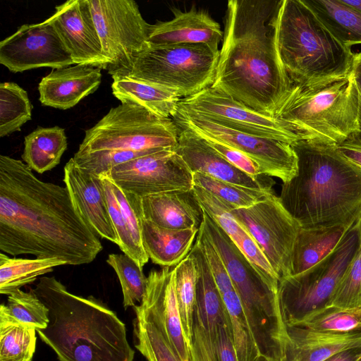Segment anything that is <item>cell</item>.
Wrapping results in <instances>:
<instances>
[{"mask_svg": "<svg viewBox=\"0 0 361 361\" xmlns=\"http://www.w3.org/2000/svg\"><path fill=\"white\" fill-rule=\"evenodd\" d=\"M0 63L13 73L74 64L71 54L47 18L24 24L0 42Z\"/></svg>", "mask_w": 361, "mask_h": 361, "instance_id": "16", "label": "cell"}, {"mask_svg": "<svg viewBox=\"0 0 361 361\" xmlns=\"http://www.w3.org/2000/svg\"><path fill=\"white\" fill-rule=\"evenodd\" d=\"M221 295L238 361H259L262 356L237 293L233 289Z\"/></svg>", "mask_w": 361, "mask_h": 361, "instance_id": "33", "label": "cell"}, {"mask_svg": "<svg viewBox=\"0 0 361 361\" xmlns=\"http://www.w3.org/2000/svg\"><path fill=\"white\" fill-rule=\"evenodd\" d=\"M140 219L142 244L153 263L170 267L177 265L189 254L199 229L165 228Z\"/></svg>", "mask_w": 361, "mask_h": 361, "instance_id": "27", "label": "cell"}, {"mask_svg": "<svg viewBox=\"0 0 361 361\" xmlns=\"http://www.w3.org/2000/svg\"><path fill=\"white\" fill-rule=\"evenodd\" d=\"M103 247L67 188L44 182L21 160L0 155V250L16 257L93 262Z\"/></svg>", "mask_w": 361, "mask_h": 361, "instance_id": "1", "label": "cell"}, {"mask_svg": "<svg viewBox=\"0 0 361 361\" xmlns=\"http://www.w3.org/2000/svg\"><path fill=\"white\" fill-rule=\"evenodd\" d=\"M32 104L27 92L18 84H0V137L18 131L31 119Z\"/></svg>", "mask_w": 361, "mask_h": 361, "instance_id": "35", "label": "cell"}, {"mask_svg": "<svg viewBox=\"0 0 361 361\" xmlns=\"http://www.w3.org/2000/svg\"><path fill=\"white\" fill-rule=\"evenodd\" d=\"M67 263L58 258L26 259L0 254V293L9 295L35 281L39 276Z\"/></svg>", "mask_w": 361, "mask_h": 361, "instance_id": "30", "label": "cell"}, {"mask_svg": "<svg viewBox=\"0 0 361 361\" xmlns=\"http://www.w3.org/2000/svg\"><path fill=\"white\" fill-rule=\"evenodd\" d=\"M219 56V51L204 44L150 46L125 75L168 88L183 99L212 85Z\"/></svg>", "mask_w": 361, "mask_h": 361, "instance_id": "10", "label": "cell"}, {"mask_svg": "<svg viewBox=\"0 0 361 361\" xmlns=\"http://www.w3.org/2000/svg\"><path fill=\"white\" fill-rule=\"evenodd\" d=\"M96 27L106 70L111 76L125 75L137 56L150 47L151 25L133 0H87Z\"/></svg>", "mask_w": 361, "mask_h": 361, "instance_id": "11", "label": "cell"}, {"mask_svg": "<svg viewBox=\"0 0 361 361\" xmlns=\"http://www.w3.org/2000/svg\"><path fill=\"white\" fill-rule=\"evenodd\" d=\"M137 204L141 218L162 228L199 229L203 221V210L192 190L137 197Z\"/></svg>", "mask_w": 361, "mask_h": 361, "instance_id": "23", "label": "cell"}, {"mask_svg": "<svg viewBox=\"0 0 361 361\" xmlns=\"http://www.w3.org/2000/svg\"><path fill=\"white\" fill-rule=\"evenodd\" d=\"M36 331L0 308V361H31L35 352Z\"/></svg>", "mask_w": 361, "mask_h": 361, "instance_id": "32", "label": "cell"}, {"mask_svg": "<svg viewBox=\"0 0 361 361\" xmlns=\"http://www.w3.org/2000/svg\"><path fill=\"white\" fill-rule=\"evenodd\" d=\"M274 28L279 61L292 85L351 74L353 52L334 37L302 0H281Z\"/></svg>", "mask_w": 361, "mask_h": 361, "instance_id": "5", "label": "cell"}, {"mask_svg": "<svg viewBox=\"0 0 361 361\" xmlns=\"http://www.w3.org/2000/svg\"><path fill=\"white\" fill-rule=\"evenodd\" d=\"M351 75L355 84L358 97L359 133L353 135L361 140V51L353 53Z\"/></svg>", "mask_w": 361, "mask_h": 361, "instance_id": "50", "label": "cell"}, {"mask_svg": "<svg viewBox=\"0 0 361 361\" xmlns=\"http://www.w3.org/2000/svg\"><path fill=\"white\" fill-rule=\"evenodd\" d=\"M178 138V129L172 118L159 117L135 104L121 103L85 131L75 154L173 149Z\"/></svg>", "mask_w": 361, "mask_h": 361, "instance_id": "9", "label": "cell"}, {"mask_svg": "<svg viewBox=\"0 0 361 361\" xmlns=\"http://www.w3.org/2000/svg\"><path fill=\"white\" fill-rule=\"evenodd\" d=\"M360 243L359 215L337 247L328 256L299 274L280 279L278 298L286 326H295L328 306Z\"/></svg>", "mask_w": 361, "mask_h": 361, "instance_id": "8", "label": "cell"}, {"mask_svg": "<svg viewBox=\"0 0 361 361\" xmlns=\"http://www.w3.org/2000/svg\"><path fill=\"white\" fill-rule=\"evenodd\" d=\"M232 213L264 253L279 279L290 276L292 250L300 226L279 197L270 193L254 205L233 209Z\"/></svg>", "mask_w": 361, "mask_h": 361, "instance_id": "12", "label": "cell"}, {"mask_svg": "<svg viewBox=\"0 0 361 361\" xmlns=\"http://www.w3.org/2000/svg\"><path fill=\"white\" fill-rule=\"evenodd\" d=\"M295 326L335 334L361 333V308L326 307Z\"/></svg>", "mask_w": 361, "mask_h": 361, "instance_id": "37", "label": "cell"}, {"mask_svg": "<svg viewBox=\"0 0 361 361\" xmlns=\"http://www.w3.org/2000/svg\"><path fill=\"white\" fill-rule=\"evenodd\" d=\"M101 71L81 64L53 68L39 83L41 104L59 109L73 107L98 89L102 82Z\"/></svg>", "mask_w": 361, "mask_h": 361, "instance_id": "22", "label": "cell"}, {"mask_svg": "<svg viewBox=\"0 0 361 361\" xmlns=\"http://www.w3.org/2000/svg\"><path fill=\"white\" fill-rule=\"evenodd\" d=\"M302 1L345 47L361 44V11L343 0Z\"/></svg>", "mask_w": 361, "mask_h": 361, "instance_id": "28", "label": "cell"}, {"mask_svg": "<svg viewBox=\"0 0 361 361\" xmlns=\"http://www.w3.org/2000/svg\"><path fill=\"white\" fill-rule=\"evenodd\" d=\"M0 308L21 324L36 331L45 329L49 324V309L32 289H20L8 295L7 304Z\"/></svg>", "mask_w": 361, "mask_h": 361, "instance_id": "38", "label": "cell"}, {"mask_svg": "<svg viewBox=\"0 0 361 361\" xmlns=\"http://www.w3.org/2000/svg\"><path fill=\"white\" fill-rule=\"evenodd\" d=\"M288 341L283 361H324L331 355L361 346V333L335 334L302 326H286Z\"/></svg>", "mask_w": 361, "mask_h": 361, "instance_id": "24", "label": "cell"}, {"mask_svg": "<svg viewBox=\"0 0 361 361\" xmlns=\"http://www.w3.org/2000/svg\"><path fill=\"white\" fill-rule=\"evenodd\" d=\"M178 108L252 135L290 145L297 141L280 121L259 113L211 87L181 99Z\"/></svg>", "mask_w": 361, "mask_h": 361, "instance_id": "15", "label": "cell"}, {"mask_svg": "<svg viewBox=\"0 0 361 361\" xmlns=\"http://www.w3.org/2000/svg\"><path fill=\"white\" fill-rule=\"evenodd\" d=\"M68 147L63 128L37 127L25 137L23 162L32 170L43 173L56 167Z\"/></svg>", "mask_w": 361, "mask_h": 361, "instance_id": "29", "label": "cell"}, {"mask_svg": "<svg viewBox=\"0 0 361 361\" xmlns=\"http://www.w3.org/2000/svg\"><path fill=\"white\" fill-rule=\"evenodd\" d=\"M360 231H361V212L360 214Z\"/></svg>", "mask_w": 361, "mask_h": 361, "instance_id": "54", "label": "cell"}, {"mask_svg": "<svg viewBox=\"0 0 361 361\" xmlns=\"http://www.w3.org/2000/svg\"><path fill=\"white\" fill-rule=\"evenodd\" d=\"M102 178L110 218L118 238L117 245L125 255L132 258L140 267L143 268L149 258L145 251L137 246L131 235L113 190L112 182L107 177L102 176Z\"/></svg>", "mask_w": 361, "mask_h": 361, "instance_id": "40", "label": "cell"}, {"mask_svg": "<svg viewBox=\"0 0 361 361\" xmlns=\"http://www.w3.org/2000/svg\"><path fill=\"white\" fill-rule=\"evenodd\" d=\"M193 183L219 198L235 209L246 208L263 200L272 191L252 189L226 182L201 173H194Z\"/></svg>", "mask_w": 361, "mask_h": 361, "instance_id": "39", "label": "cell"}, {"mask_svg": "<svg viewBox=\"0 0 361 361\" xmlns=\"http://www.w3.org/2000/svg\"><path fill=\"white\" fill-rule=\"evenodd\" d=\"M259 361H271V360H268V359H267V358H265V357H262L259 359Z\"/></svg>", "mask_w": 361, "mask_h": 361, "instance_id": "53", "label": "cell"}, {"mask_svg": "<svg viewBox=\"0 0 361 361\" xmlns=\"http://www.w3.org/2000/svg\"><path fill=\"white\" fill-rule=\"evenodd\" d=\"M135 346L147 361H180L161 326L145 312L135 308Z\"/></svg>", "mask_w": 361, "mask_h": 361, "instance_id": "31", "label": "cell"}, {"mask_svg": "<svg viewBox=\"0 0 361 361\" xmlns=\"http://www.w3.org/2000/svg\"><path fill=\"white\" fill-rule=\"evenodd\" d=\"M174 269L176 293L182 329L186 345L192 343L194 312L196 302L197 269L194 257L190 253Z\"/></svg>", "mask_w": 361, "mask_h": 361, "instance_id": "34", "label": "cell"}, {"mask_svg": "<svg viewBox=\"0 0 361 361\" xmlns=\"http://www.w3.org/2000/svg\"><path fill=\"white\" fill-rule=\"evenodd\" d=\"M274 117L297 141L343 142L359 133L358 97L352 75L292 85Z\"/></svg>", "mask_w": 361, "mask_h": 361, "instance_id": "6", "label": "cell"}, {"mask_svg": "<svg viewBox=\"0 0 361 361\" xmlns=\"http://www.w3.org/2000/svg\"><path fill=\"white\" fill-rule=\"evenodd\" d=\"M192 190L202 210L235 242L245 231L232 213L235 207L196 185H193Z\"/></svg>", "mask_w": 361, "mask_h": 361, "instance_id": "41", "label": "cell"}, {"mask_svg": "<svg viewBox=\"0 0 361 361\" xmlns=\"http://www.w3.org/2000/svg\"><path fill=\"white\" fill-rule=\"evenodd\" d=\"M112 188L135 244L140 249L145 251L142 244L141 219L137 209V197L123 191L113 182Z\"/></svg>", "mask_w": 361, "mask_h": 361, "instance_id": "46", "label": "cell"}, {"mask_svg": "<svg viewBox=\"0 0 361 361\" xmlns=\"http://www.w3.org/2000/svg\"><path fill=\"white\" fill-rule=\"evenodd\" d=\"M106 262L115 271L120 281L123 307L126 309L140 304L147 284L142 268L125 254H109Z\"/></svg>", "mask_w": 361, "mask_h": 361, "instance_id": "36", "label": "cell"}, {"mask_svg": "<svg viewBox=\"0 0 361 361\" xmlns=\"http://www.w3.org/2000/svg\"><path fill=\"white\" fill-rule=\"evenodd\" d=\"M174 269L163 267L147 276L144 297L135 307L153 318L165 331L180 361H190L176 293Z\"/></svg>", "mask_w": 361, "mask_h": 361, "instance_id": "20", "label": "cell"}, {"mask_svg": "<svg viewBox=\"0 0 361 361\" xmlns=\"http://www.w3.org/2000/svg\"><path fill=\"white\" fill-rule=\"evenodd\" d=\"M63 171L65 187L82 219L99 238L118 245L102 178L78 166L72 158L66 164Z\"/></svg>", "mask_w": 361, "mask_h": 361, "instance_id": "19", "label": "cell"}, {"mask_svg": "<svg viewBox=\"0 0 361 361\" xmlns=\"http://www.w3.org/2000/svg\"><path fill=\"white\" fill-rule=\"evenodd\" d=\"M280 1L230 0L211 87L274 116L292 85L278 56L274 20Z\"/></svg>", "mask_w": 361, "mask_h": 361, "instance_id": "2", "label": "cell"}, {"mask_svg": "<svg viewBox=\"0 0 361 361\" xmlns=\"http://www.w3.org/2000/svg\"><path fill=\"white\" fill-rule=\"evenodd\" d=\"M196 242L199 244L205 257L220 293L222 295L234 289L223 259L207 235L202 224L199 228Z\"/></svg>", "mask_w": 361, "mask_h": 361, "instance_id": "45", "label": "cell"}, {"mask_svg": "<svg viewBox=\"0 0 361 361\" xmlns=\"http://www.w3.org/2000/svg\"><path fill=\"white\" fill-rule=\"evenodd\" d=\"M174 17L151 25L149 44L160 47L183 44H204L219 51L224 32L220 25L207 12L194 7L188 11L171 9Z\"/></svg>", "mask_w": 361, "mask_h": 361, "instance_id": "21", "label": "cell"}, {"mask_svg": "<svg viewBox=\"0 0 361 361\" xmlns=\"http://www.w3.org/2000/svg\"><path fill=\"white\" fill-rule=\"evenodd\" d=\"M346 4L361 11V0H343Z\"/></svg>", "mask_w": 361, "mask_h": 361, "instance_id": "52", "label": "cell"}, {"mask_svg": "<svg viewBox=\"0 0 361 361\" xmlns=\"http://www.w3.org/2000/svg\"><path fill=\"white\" fill-rule=\"evenodd\" d=\"M197 134L201 136L221 157L237 169L255 177L264 175L260 166L241 151L213 137Z\"/></svg>", "mask_w": 361, "mask_h": 361, "instance_id": "47", "label": "cell"}, {"mask_svg": "<svg viewBox=\"0 0 361 361\" xmlns=\"http://www.w3.org/2000/svg\"><path fill=\"white\" fill-rule=\"evenodd\" d=\"M74 64L106 70L107 61L87 0H69L55 7L49 18Z\"/></svg>", "mask_w": 361, "mask_h": 361, "instance_id": "17", "label": "cell"}, {"mask_svg": "<svg viewBox=\"0 0 361 361\" xmlns=\"http://www.w3.org/2000/svg\"><path fill=\"white\" fill-rule=\"evenodd\" d=\"M355 221L313 228L300 227L292 250L290 276L309 269L328 256Z\"/></svg>", "mask_w": 361, "mask_h": 361, "instance_id": "25", "label": "cell"}, {"mask_svg": "<svg viewBox=\"0 0 361 361\" xmlns=\"http://www.w3.org/2000/svg\"><path fill=\"white\" fill-rule=\"evenodd\" d=\"M218 347L221 361H238L233 347L229 319L219 324Z\"/></svg>", "mask_w": 361, "mask_h": 361, "instance_id": "48", "label": "cell"}, {"mask_svg": "<svg viewBox=\"0 0 361 361\" xmlns=\"http://www.w3.org/2000/svg\"><path fill=\"white\" fill-rule=\"evenodd\" d=\"M324 361H361V346L340 351Z\"/></svg>", "mask_w": 361, "mask_h": 361, "instance_id": "51", "label": "cell"}, {"mask_svg": "<svg viewBox=\"0 0 361 361\" xmlns=\"http://www.w3.org/2000/svg\"><path fill=\"white\" fill-rule=\"evenodd\" d=\"M234 243L268 286L278 292L279 277L250 235L245 230Z\"/></svg>", "mask_w": 361, "mask_h": 361, "instance_id": "44", "label": "cell"}, {"mask_svg": "<svg viewBox=\"0 0 361 361\" xmlns=\"http://www.w3.org/2000/svg\"><path fill=\"white\" fill-rule=\"evenodd\" d=\"M337 147L345 158L361 168V140L352 135Z\"/></svg>", "mask_w": 361, "mask_h": 361, "instance_id": "49", "label": "cell"}, {"mask_svg": "<svg viewBox=\"0 0 361 361\" xmlns=\"http://www.w3.org/2000/svg\"><path fill=\"white\" fill-rule=\"evenodd\" d=\"M291 146L298 171L283 183L279 199L300 227L355 221L361 212V168L332 142L298 140Z\"/></svg>", "mask_w": 361, "mask_h": 361, "instance_id": "3", "label": "cell"}, {"mask_svg": "<svg viewBox=\"0 0 361 361\" xmlns=\"http://www.w3.org/2000/svg\"><path fill=\"white\" fill-rule=\"evenodd\" d=\"M32 290L49 309V324L37 333L59 361H133L125 324L102 301L71 293L54 276Z\"/></svg>", "mask_w": 361, "mask_h": 361, "instance_id": "4", "label": "cell"}, {"mask_svg": "<svg viewBox=\"0 0 361 361\" xmlns=\"http://www.w3.org/2000/svg\"><path fill=\"white\" fill-rule=\"evenodd\" d=\"M172 119L178 126L213 137L241 151L260 166L264 175L278 178L283 183L290 180L297 173L298 159L289 143L238 131L179 108Z\"/></svg>", "mask_w": 361, "mask_h": 361, "instance_id": "13", "label": "cell"}, {"mask_svg": "<svg viewBox=\"0 0 361 361\" xmlns=\"http://www.w3.org/2000/svg\"><path fill=\"white\" fill-rule=\"evenodd\" d=\"M202 224L223 259L262 356L279 361L288 334L278 292L268 286L228 234L204 211Z\"/></svg>", "mask_w": 361, "mask_h": 361, "instance_id": "7", "label": "cell"}, {"mask_svg": "<svg viewBox=\"0 0 361 361\" xmlns=\"http://www.w3.org/2000/svg\"><path fill=\"white\" fill-rule=\"evenodd\" d=\"M177 127L178 138L173 150L192 173L198 172L243 187L272 191L274 180L270 176L255 177L245 173L226 161L195 132Z\"/></svg>", "mask_w": 361, "mask_h": 361, "instance_id": "18", "label": "cell"}, {"mask_svg": "<svg viewBox=\"0 0 361 361\" xmlns=\"http://www.w3.org/2000/svg\"><path fill=\"white\" fill-rule=\"evenodd\" d=\"M111 77L112 94L121 103L140 105L163 118L177 114L181 98L172 90L126 75Z\"/></svg>", "mask_w": 361, "mask_h": 361, "instance_id": "26", "label": "cell"}, {"mask_svg": "<svg viewBox=\"0 0 361 361\" xmlns=\"http://www.w3.org/2000/svg\"><path fill=\"white\" fill-rule=\"evenodd\" d=\"M104 176L138 197L191 190L194 185L192 173L173 149H164L121 164Z\"/></svg>", "mask_w": 361, "mask_h": 361, "instance_id": "14", "label": "cell"}, {"mask_svg": "<svg viewBox=\"0 0 361 361\" xmlns=\"http://www.w3.org/2000/svg\"><path fill=\"white\" fill-rule=\"evenodd\" d=\"M32 361V360H31Z\"/></svg>", "mask_w": 361, "mask_h": 361, "instance_id": "55", "label": "cell"}, {"mask_svg": "<svg viewBox=\"0 0 361 361\" xmlns=\"http://www.w3.org/2000/svg\"><path fill=\"white\" fill-rule=\"evenodd\" d=\"M327 307L361 308V243Z\"/></svg>", "mask_w": 361, "mask_h": 361, "instance_id": "42", "label": "cell"}, {"mask_svg": "<svg viewBox=\"0 0 361 361\" xmlns=\"http://www.w3.org/2000/svg\"><path fill=\"white\" fill-rule=\"evenodd\" d=\"M219 327L209 328L194 317L190 361H221L218 347Z\"/></svg>", "mask_w": 361, "mask_h": 361, "instance_id": "43", "label": "cell"}]
</instances>
